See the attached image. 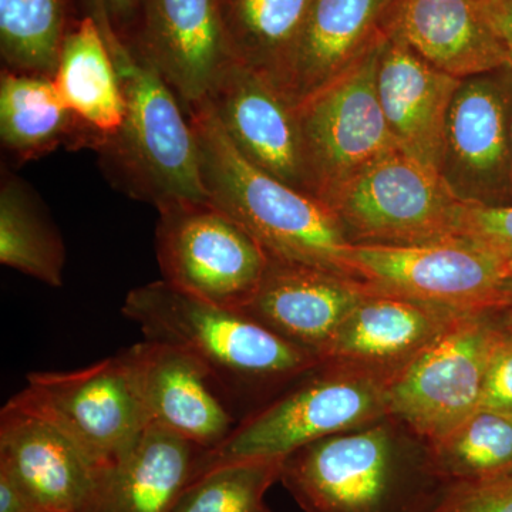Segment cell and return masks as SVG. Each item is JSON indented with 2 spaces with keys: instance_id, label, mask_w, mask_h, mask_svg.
I'll use <instances>...</instances> for the list:
<instances>
[{
  "instance_id": "6da1fadb",
  "label": "cell",
  "mask_w": 512,
  "mask_h": 512,
  "mask_svg": "<svg viewBox=\"0 0 512 512\" xmlns=\"http://www.w3.org/2000/svg\"><path fill=\"white\" fill-rule=\"evenodd\" d=\"M208 200L237 221L269 258L353 276V244L328 204L242 156L208 101L187 113Z\"/></svg>"
},
{
  "instance_id": "7a4b0ae2",
  "label": "cell",
  "mask_w": 512,
  "mask_h": 512,
  "mask_svg": "<svg viewBox=\"0 0 512 512\" xmlns=\"http://www.w3.org/2000/svg\"><path fill=\"white\" fill-rule=\"evenodd\" d=\"M121 311L137 323L144 340L195 357L225 396L285 382L322 363L247 313L202 301L163 279L133 289Z\"/></svg>"
},
{
  "instance_id": "3957f363",
  "label": "cell",
  "mask_w": 512,
  "mask_h": 512,
  "mask_svg": "<svg viewBox=\"0 0 512 512\" xmlns=\"http://www.w3.org/2000/svg\"><path fill=\"white\" fill-rule=\"evenodd\" d=\"M99 23L119 74L126 117L116 136L100 144L131 192L157 208L175 201H210L202 184L194 130L177 94L130 40Z\"/></svg>"
},
{
  "instance_id": "277c9868",
  "label": "cell",
  "mask_w": 512,
  "mask_h": 512,
  "mask_svg": "<svg viewBox=\"0 0 512 512\" xmlns=\"http://www.w3.org/2000/svg\"><path fill=\"white\" fill-rule=\"evenodd\" d=\"M387 377L340 365L308 377L239 421L220 447L207 451L201 474L238 461L285 460L315 441L389 416Z\"/></svg>"
},
{
  "instance_id": "5b68a950",
  "label": "cell",
  "mask_w": 512,
  "mask_h": 512,
  "mask_svg": "<svg viewBox=\"0 0 512 512\" xmlns=\"http://www.w3.org/2000/svg\"><path fill=\"white\" fill-rule=\"evenodd\" d=\"M439 478L430 463L404 466L383 424L326 437L282 463L281 481L306 512H427L416 478ZM441 480V478H440Z\"/></svg>"
},
{
  "instance_id": "8992f818",
  "label": "cell",
  "mask_w": 512,
  "mask_h": 512,
  "mask_svg": "<svg viewBox=\"0 0 512 512\" xmlns=\"http://www.w3.org/2000/svg\"><path fill=\"white\" fill-rule=\"evenodd\" d=\"M326 204L355 245L458 241L463 202L454 197L439 170L400 150L350 178Z\"/></svg>"
},
{
  "instance_id": "52a82bcc",
  "label": "cell",
  "mask_w": 512,
  "mask_h": 512,
  "mask_svg": "<svg viewBox=\"0 0 512 512\" xmlns=\"http://www.w3.org/2000/svg\"><path fill=\"white\" fill-rule=\"evenodd\" d=\"M494 312V311H491ZM491 312L461 313L387 377V410L436 443L480 407L485 376L503 328Z\"/></svg>"
},
{
  "instance_id": "ba28073f",
  "label": "cell",
  "mask_w": 512,
  "mask_h": 512,
  "mask_svg": "<svg viewBox=\"0 0 512 512\" xmlns=\"http://www.w3.org/2000/svg\"><path fill=\"white\" fill-rule=\"evenodd\" d=\"M386 36L338 79L296 106L309 192L325 204L350 178L400 150L377 94Z\"/></svg>"
},
{
  "instance_id": "9c48e42d",
  "label": "cell",
  "mask_w": 512,
  "mask_h": 512,
  "mask_svg": "<svg viewBox=\"0 0 512 512\" xmlns=\"http://www.w3.org/2000/svg\"><path fill=\"white\" fill-rule=\"evenodd\" d=\"M157 210L163 281L202 301L242 311L268 265L265 249L211 201H175Z\"/></svg>"
},
{
  "instance_id": "30bf717a",
  "label": "cell",
  "mask_w": 512,
  "mask_h": 512,
  "mask_svg": "<svg viewBox=\"0 0 512 512\" xmlns=\"http://www.w3.org/2000/svg\"><path fill=\"white\" fill-rule=\"evenodd\" d=\"M13 402L76 441L99 474L126 456L148 426L126 353L73 372L30 373Z\"/></svg>"
},
{
  "instance_id": "8fae6325",
  "label": "cell",
  "mask_w": 512,
  "mask_h": 512,
  "mask_svg": "<svg viewBox=\"0 0 512 512\" xmlns=\"http://www.w3.org/2000/svg\"><path fill=\"white\" fill-rule=\"evenodd\" d=\"M355 278L373 291L460 313L505 311L512 269L485 249L463 241L437 244L355 245Z\"/></svg>"
},
{
  "instance_id": "7c38bea8",
  "label": "cell",
  "mask_w": 512,
  "mask_h": 512,
  "mask_svg": "<svg viewBox=\"0 0 512 512\" xmlns=\"http://www.w3.org/2000/svg\"><path fill=\"white\" fill-rule=\"evenodd\" d=\"M440 174L463 204L512 205V66L461 80Z\"/></svg>"
},
{
  "instance_id": "4fadbf2b",
  "label": "cell",
  "mask_w": 512,
  "mask_h": 512,
  "mask_svg": "<svg viewBox=\"0 0 512 512\" xmlns=\"http://www.w3.org/2000/svg\"><path fill=\"white\" fill-rule=\"evenodd\" d=\"M127 40L164 77L185 113L210 96L232 62L220 0H146Z\"/></svg>"
},
{
  "instance_id": "5bb4252c",
  "label": "cell",
  "mask_w": 512,
  "mask_h": 512,
  "mask_svg": "<svg viewBox=\"0 0 512 512\" xmlns=\"http://www.w3.org/2000/svg\"><path fill=\"white\" fill-rule=\"evenodd\" d=\"M207 101L242 156L282 183L311 194L296 107L274 84L232 60Z\"/></svg>"
},
{
  "instance_id": "9a60e30c",
  "label": "cell",
  "mask_w": 512,
  "mask_h": 512,
  "mask_svg": "<svg viewBox=\"0 0 512 512\" xmlns=\"http://www.w3.org/2000/svg\"><path fill=\"white\" fill-rule=\"evenodd\" d=\"M0 470L49 512H93L99 471L42 414L9 400L0 413Z\"/></svg>"
},
{
  "instance_id": "2e32d148",
  "label": "cell",
  "mask_w": 512,
  "mask_h": 512,
  "mask_svg": "<svg viewBox=\"0 0 512 512\" xmlns=\"http://www.w3.org/2000/svg\"><path fill=\"white\" fill-rule=\"evenodd\" d=\"M148 424L205 450L220 447L238 426L218 384L195 357L164 343H137L124 350Z\"/></svg>"
},
{
  "instance_id": "e0dca14e",
  "label": "cell",
  "mask_w": 512,
  "mask_h": 512,
  "mask_svg": "<svg viewBox=\"0 0 512 512\" xmlns=\"http://www.w3.org/2000/svg\"><path fill=\"white\" fill-rule=\"evenodd\" d=\"M370 286L355 276L269 258L251 302L252 319L320 359Z\"/></svg>"
},
{
  "instance_id": "ac0fdd59",
  "label": "cell",
  "mask_w": 512,
  "mask_h": 512,
  "mask_svg": "<svg viewBox=\"0 0 512 512\" xmlns=\"http://www.w3.org/2000/svg\"><path fill=\"white\" fill-rule=\"evenodd\" d=\"M396 0H313L274 86L298 106L325 89L387 35Z\"/></svg>"
},
{
  "instance_id": "d6986e66",
  "label": "cell",
  "mask_w": 512,
  "mask_h": 512,
  "mask_svg": "<svg viewBox=\"0 0 512 512\" xmlns=\"http://www.w3.org/2000/svg\"><path fill=\"white\" fill-rule=\"evenodd\" d=\"M461 79L441 72L387 35L377 69V94L397 147L440 171L448 113Z\"/></svg>"
},
{
  "instance_id": "ffe728a7",
  "label": "cell",
  "mask_w": 512,
  "mask_h": 512,
  "mask_svg": "<svg viewBox=\"0 0 512 512\" xmlns=\"http://www.w3.org/2000/svg\"><path fill=\"white\" fill-rule=\"evenodd\" d=\"M386 32L457 79L511 66L484 0H396Z\"/></svg>"
},
{
  "instance_id": "44dd1931",
  "label": "cell",
  "mask_w": 512,
  "mask_h": 512,
  "mask_svg": "<svg viewBox=\"0 0 512 512\" xmlns=\"http://www.w3.org/2000/svg\"><path fill=\"white\" fill-rule=\"evenodd\" d=\"M458 315L461 313L370 288L323 350L320 362L390 376Z\"/></svg>"
},
{
  "instance_id": "7402d4cb",
  "label": "cell",
  "mask_w": 512,
  "mask_h": 512,
  "mask_svg": "<svg viewBox=\"0 0 512 512\" xmlns=\"http://www.w3.org/2000/svg\"><path fill=\"white\" fill-rule=\"evenodd\" d=\"M207 451L148 424L136 446L99 474L93 512H170L200 477Z\"/></svg>"
},
{
  "instance_id": "603a6c76",
  "label": "cell",
  "mask_w": 512,
  "mask_h": 512,
  "mask_svg": "<svg viewBox=\"0 0 512 512\" xmlns=\"http://www.w3.org/2000/svg\"><path fill=\"white\" fill-rule=\"evenodd\" d=\"M52 79L94 146L119 133L126 103L113 57L92 13H84L67 33Z\"/></svg>"
},
{
  "instance_id": "cb8c5ba5",
  "label": "cell",
  "mask_w": 512,
  "mask_h": 512,
  "mask_svg": "<svg viewBox=\"0 0 512 512\" xmlns=\"http://www.w3.org/2000/svg\"><path fill=\"white\" fill-rule=\"evenodd\" d=\"M84 134L57 92L52 77L15 72L0 74V138L22 160L43 156L66 137Z\"/></svg>"
},
{
  "instance_id": "d4e9b609",
  "label": "cell",
  "mask_w": 512,
  "mask_h": 512,
  "mask_svg": "<svg viewBox=\"0 0 512 512\" xmlns=\"http://www.w3.org/2000/svg\"><path fill=\"white\" fill-rule=\"evenodd\" d=\"M313 0H220L232 59L275 84L291 57Z\"/></svg>"
},
{
  "instance_id": "484cf974",
  "label": "cell",
  "mask_w": 512,
  "mask_h": 512,
  "mask_svg": "<svg viewBox=\"0 0 512 512\" xmlns=\"http://www.w3.org/2000/svg\"><path fill=\"white\" fill-rule=\"evenodd\" d=\"M0 262L43 284L63 285V239L28 185L9 173L0 187Z\"/></svg>"
},
{
  "instance_id": "4316f807",
  "label": "cell",
  "mask_w": 512,
  "mask_h": 512,
  "mask_svg": "<svg viewBox=\"0 0 512 512\" xmlns=\"http://www.w3.org/2000/svg\"><path fill=\"white\" fill-rule=\"evenodd\" d=\"M74 0H0V52L15 72L53 77Z\"/></svg>"
},
{
  "instance_id": "83f0119b",
  "label": "cell",
  "mask_w": 512,
  "mask_h": 512,
  "mask_svg": "<svg viewBox=\"0 0 512 512\" xmlns=\"http://www.w3.org/2000/svg\"><path fill=\"white\" fill-rule=\"evenodd\" d=\"M431 470L443 481L512 474V413L478 407L443 439L429 444Z\"/></svg>"
},
{
  "instance_id": "f1b7e54d",
  "label": "cell",
  "mask_w": 512,
  "mask_h": 512,
  "mask_svg": "<svg viewBox=\"0 0 512 512\" xmlns=\"http://www.w3.org/2000/svg\"><path fill=\"white\" fill-rule=\"evenodd\" d=\"M284 460L238 461L195 478L170 512H262L268 488L281 480Z\"/></svg>"
},
{
  "instance_id": "f546056e",
  "label": "cell",
  "mask_w": 512,
  "mask_h": 512,
  "mask_svg": "<svg viewBox=\"0 0 512 512\" xmlns=\"http://www.w3.org/2000/svg\"><path fill=\"white\" fill-rule=\"evenodd\" d=\"M427 512H512V474L477 481H446Z\"/></svg>"
},
{
  "instance_id": "4dcf8cb0",
  "label": "cell",
  "mask_w": 512,
  "mask_h": 512,
  "mask_svg": "<svg viewBox=\"0 0 512 512\" xmlns=\"http://www.w3.org/2000/svg\"><path fill=\"white\" fill-rule=\"evenodd\" d=\"M457 238L491 252L512 269V205H461Z\"/></svg>"
},
{
  "instance_id": "1f68e13d",
  "label": "cell",
  "mask_w": 512,
  "mask_h": 512,
  "mask_svg": "<svg viewBox=\"0 0 512 512\" xmlns=\"http://www.w3.org/2000/svg\"><path fill=\"white\" fill-rule=\"evenodd\" d=\"M480 407L512 413V322L503 328L485 376Z\"/></svg>"
},
{
  "instance_id": "d6a6232c",
  "label": "cell",
  "mask_w": 512,
  "mask_h": 512,
  "mask_svg": "<svg viewBox=\"0 0 512 512\" xmlns=\"http://www.w3.org/2000/svg\"><path fill=\"white\" fill-rule=\"evenodd\" d=\"M83 2L84 6H96L114 32L128 39L136 28L138 16L146 0H83Z\"/></svg>"
},
{
  "instance_id": "836d02e7",
  "label": "cell",
  "mask_w": 512,
  "mask_h": 512,
  "mask_svg": "<svg viewBox=\"0 0 512 512\" xmlns=\"http://www.w3.org/2000/svg\"><path fill=\"white\" fill-rule=\"evenodd\" d=\"M0 512H49L20 490L6 471L0 470Z\"/></svg>"
},
{
  "instance_id": "e575fe53",
  "label": "cell",
  "mask_w": 512,
  "mask_h": 512,
  "mask_svg": "<svg viewBox=\"0 0 512 512\" xmlns=\"http://www.w3.org/2000/svg\"><path fill=\"white\" fill-rule=\"evenodd\" d=\"M494 28L503 40L512 66V0H484Z\"/></svg>"
},
{
  "instance_id": "d590c367",
  "label": "cell",
  "mask_w": 512,
  "mask_h": 512,
  "mask_svg": "<svg viewBox=\"0 0 512 512\" xmlns=\"http://www.w3.org/2000/svg\"><path fill=\"white\" fill-rule=\"evenodd\" d=\"M508 313V319L512 322V284H511V293H510V303H508L507 309H505Z\"/></svg>"
},
{
  "instance_id": "8d00e7d4",
  "label": "cell",
  "mask_w": 512,
  "mask_h": 512,
  "mask_svg": "<svg viewBox=\"0 0 512 512\" xmlns=\"http://www.w3.org/2000/svg\"><path fill=\"white\" fill-rule=\"evenodd\" d=\"M262 512H269V510H268V508H265V510H264V511H262Z\"/></svg>"
}]
</instances>
